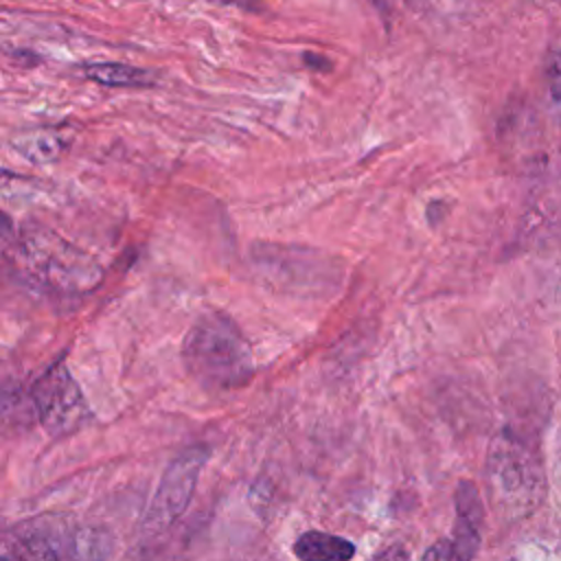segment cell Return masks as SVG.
I'll use <instances>...</instances> for the list:
<instances>
[{
	"label": "cell",
	"instance_id": "obj_2",
	"mask_svg": "<svg viewBox=\"0 0 561 561\" xmlns=\"http://www.w3.org/2000/svg\"><path fill=\"white\" fill-rule=\"evenodd\" d=\"M489 482L493 497L513 513H528L537 506L541 486V469L535 456L511 436H497L489 451Z\"/></svg>",
	"mask_w": 561,
	"mask_h": 561
},
{
	"label": "cell",
	"instance_id": "obj_12",
	"mask_svg": "<svg viewBox=\"0 0 561 561\" xmlns=\"http://www.w3.org/2000/svg\"><path fill=\"white\" fill-rule=\"evenodd\" d=\"M305 64H307L309 68H316V70H329V68H331L329 59H324V57H320V55H313V53H305Z\"/></svg>",
	"mask_w": 561,
	"mask_h": 561
},
{
	"label": "cell",
	"instance_id": "obj_6",
	"mask_svg": "<svg viewBox=\"0 0 561 561\" xmlns=\"http://www.w3.org/2000/svg\"><path fill=\"white\" fill-rule=\"evenodd\" d=\"M294 554L298 561H351L355 543L340 535L307 530L294 541Z\"/></svg>",
	"mask_w": 561,
	"mask_h": 561
},
{
	"label": "cell",
	"instance_id": "obj_4",
	"mask_svg": "<svg viewBox=\"0 0 561 561\" xmlns=\"http://www.w3.org/2000/svg\"><path fill=\"white\" fill-rule=\"evenodd\" d=\"M206 460V447H191L182 451L175 460H171L149 502V511L145 517L147 526L164 528L186 511Z\"/></svg>",
	"mask_w": 561,
	"mask_h": 561
},
{
	"label": "cell",
	"instance_id": "obj_13",
	"mask_svg": "<svg viewBox=\"0 0 561 561\" xmlns=\"http://www.w3.org/2000/svg\"><path fill=\"white\" fill-rule=\"evenodd\" d=\"M226 2H230V4H241V7H252V4H256V2H252V0H226Z\"/></svg>",
	"mask_w": 561,
	"mask_h": 561
},
{
	"label": "cell",
	"instance_id": "obj_8",
	"mask_svg": "<svg viewBox=\"0 0 561 561\" xmlns=\"http://www.w3.org/2000/svg\"><path fill=\"white\" fill-rule=\"evenodd\" d=\"M0 561H59L53 546L42 537H13L2 543Z\"/></svg>",
	"mask_w": 561,
	"mask_h": 561
},
{
	"label": "cell",
	"instance_id": "obj_10",
	"mask_svg": "<svg viewBox=\"0 0 561 561\" xmlns=\"http://www.w3.org/2000/svg\"><path fill=\"white\" fill-rule=\"evenodd\" d=\"M103 539H105V537H103L101 533H96V530H85V533H83V539L77 541V552H79V557H81L83 561H96L94 550L105 552Z\"/></svg>",
	"mask_w": 561,
	"mask_h": 561
},
{
	"label": "cell",
	"instance_id": "obj_3",
	"mask_svg": "<svg viewBox=\"0 0 561 561\" xmlns=\"http://www.w3.org/2000/svg\"><path fill=\"white\" fill-rule=\"evenodd\" d=\"M31 401L37 421L53 438L79 430L90 419L88 401L64 362L53 364L35 379Z\"/></svg>",
	"mask_w": 561,
	"mask_h": 561
},
{
	"label": "cell",
	"instance_id": "obj_1",
	"mask_svg": "<svg viewBox=\"0 0 561 561\" xmlns=\"http://www.w3.org/2000/svg\"><path fill=\"white\" fill-rule=\"evenodd\" d=\"M182 359L188 375L208 390L243 388L254 377V359L239 327L224 313L202 316L186 333Z\"/></svg>",
	"mask_w": 561,
	"mask_h": 561
},
{
	"label": "cell",
	"instance_id": "obj_11",
	"mask_svg": "<svg viewBox=\"0 0 561 561\" xmlns=\"http://www.w3.org/2000/svg\"><path fill=\"white\" fill-rule=\"evenodd\" d=\"M375 561H408V552L401 546H392L386 552H381Z\"/></svg>",
	"mask_w": 561,
	"mask_h": 561
},
{
	"label": "cell",
	"instance_id": "obj_9",
	"mask_svg": "<svg viewBox=\"0 0 561 561\" xmlns=\"http://www.w3.org/2000/svg\"><path fill=\"white\" fill-rule=\"evenodd\" d=\"M546 75H548V90L552 101L561 103V50L550 53L546 64Z\"/></svg>",
	"mask_w": 561,
	"mask_h": 561
},
{
	"label": "cell",
	"instance_id": "obj_5",
	"mask_svg": "<svg viewBox=\"0 0 561 561\" xmlns=\"http://www.w3.org/2000/svg\"><path fill=\"white\" fill-rule=\"evenodd\" d=\"M456 526L451 537L432 543L421 561H471L480 546L482 502L478 489L462 480L456 489Z\"/></svg>",
	"mask_w": 561,
	"mask_h": 561
},
{
	"label": "cell",
	"instance_id": "obj_7",
	"mask_svg": "<svg viewBox=\"0 0 561 561\" xmlns=\"http://www.w3.org/2000/svg\"><path fill=\"white\" fill-rule=\"evenodd\" d=\"M83 75L90 81L110 85V88H140V85H151L153 75L129 66V64H112V61H101V64H88L83 66Z\"/></svg>",
	"mask_w": 561,
	"mask_h": 561
}]
</instances>
